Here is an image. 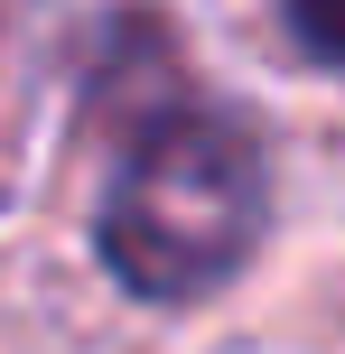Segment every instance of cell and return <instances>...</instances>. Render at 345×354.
<instances>
[{
  "label": "cell",
  "instance_id": "obj_1",
  "mask_svg": "<svg viewBox=\"0 0 345 354\" xmlns=\"http://www.w3.org/2000/svg\"><path fill=\"white\" fill-rule=\"evenodd\" d=\"M271 224V159L234 112H168L103 187V261L122 289L187 308L252 261Z\"/></svg>",
  "mask_w": 345,
  "mask_h": 354
},
{
  "label": "cell",
  "instance_id": "obj_2",
  "mask_svg": "<svg viewBox=\"0 0 345 354\" xmlns=\"http://www.w3.org/2000/svg\"><path fill=\"white\" fill-rule=\"evenodd\" d=\"M290 37L308 56H327V66H345V10H336V0H299V10H290Z\"/></svg>",
  "mask_w": 345,
  "mask_h": 354
}]
</instances>
